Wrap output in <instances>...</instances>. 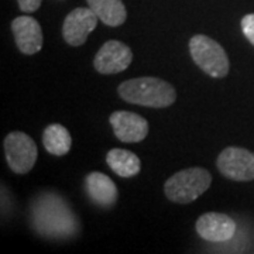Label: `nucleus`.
I'll return each mask as SVG.
<instances>
[{
    "label": "nucleus",
    "instance_id": "nucleus-3",
    "mask_svg": "<svg viewBox=\"0 0 254 254\" xmlns=\"http://www.w3.org/2000/svg\"><path fill=\"white\" fill-rule=\"evenodd\" d=\"M210 184L212 175L208 170L192 167L170 177L164 185V192L171 202L185 205L198 199L203 192L209 190Z\"/></svg>",
    "mask_w": 254,
    "mask_h": 254
},
{
    "label": "nucleus",
    "instance_id": "nucleus-12",
    "mask_svg": "<svg viewBox=\"0 0 254 254\" xmlns=\"http://www.w3.org/2000/svg\"><path fill=\"white\" fill-rule=\"evenodd\" d=\"M85 188L91 200L100 208H112L119 198L115 182L102 173H91L85 180Z\"/></svg>",
    "mask_w": 254,
    "mask_h": 254
},
{
    "label": "nucleus",
    "instance_id": "nucleus-2",
    "mask_svg": "<svg viewBox=\"0 0 254 254\" xmlns=\"http://www.w3.org/2000/svg\"><path fill=\"white\" fill-rule=\"evenodd\" d=\"M118 91L120 98L127 103L147 108H167L177 99V92L171 83L153 76L125 81Z\"/></svg>",
    "mask_w": 254,
    "mask_h": 254
},
{
    "label": "nucleus",
    "instance_id": "nucleus-8",
    "mask_svg": "<svg viewBox=\"0 0 254 254\" xmlns=\"http://www.w3.org/2000/svg\"><path fill=\"white\" fill-rule=\"evenodd\" d=\"M133 61L131 50L116 40H110L100 47V50L95 55L93 65L96 71L105 75L123 72L130 66Z\"/></svg>",
    "mask_w": 254,
    "mask_h": 254
},
{
    "label": "nucleus",
    "instance_id": "nucleus-11",
    "mask_svg": "<svg viewBox=\"0 0 254 254\" xmlns=\"http://www.w3.org/2000/svg\"><path fill=\"white\" fill-rule=\"evenodd\" d=\"M11 31L17 48L26 55L37 54L43 48V30L31 16H20L11 23Z\"/></svg>",
    "mask_w": 254,
    "mask_h": 254
},
{
    "label": "nucleus",
    "instance_id": "nucleus-13",
    "mask_svg": "<svg viewBox=\"0 0 254 254\" xmlns=\"http://www.w3.org/2000/svg\"><path fill=\"white\" fill-rule=\"evenodd\" d=\"M106 163L113 173L122 178H130L140 173L141 161L134 153L123 150V148H113L106 155Z\"/></svg>",
    "mask_w": 254,
    "mask_h": 254
},
{
    "label": "nucleus",
    "instance_id": "nucleus-1",
    "mask_svg": "<svg viewBox=\"0 0 254 254\" xmlns=\"http://www.w3.org/2000/svg\"><path fill=\"white\" fill-rule=\"evenodd\" d=\"M31 220L37 233L53 239H69L79 230L72 209L57 193L38 195L31 206Z\"/></svg>",
    "mask_w": 254,
    "mask_h": 254
},
{
    "label": "nucleus",
    "instance_id": "nucleus-15",
    "mask_svg": "<svg viewBox=\"0 0 254 254\" xmlns=\"http://www.w3.org/2000/svg\"><path fill=\"white\" fill-rule=\"evenodd\" d=\"M43 144L50 154L55 157L65 155L72 145V137L63 125H50L43 133Z\"/></svg>",
    "mask_w": 254,
    "mask_h": 254
},
{
    "label": "nucleus",
    "instance_id": "nucleus-14",
    "mask_svg": "<svg viewBox=\"0 0 254 254\" xmlns=\"http://www.w3.org/2000/svg\"><path fill=\"white\" fill-rule=\"evenodd\" d=\"M88 6L99 17L102 23L110 27L122 26L127 17V11L122 0H86Z\"/></svg>",
    "mask_w": 254,
    "mask_h": 254
},
{
    "label": "nucleus",
    "instance_id": "nucleus-4",
    "mask_svg": "<svg viewBox=\"0 0 254 254\" xmlns=\"http://www.w3.org/2000/svg\"><path fill=\"white\" fill-rule=\"evenodd\" d=\"M190 53L193 63L212 78L226 76L230 68L229 58L223 47L210 37L196 34L190 38Z\"/></svg>",
    "mask_w": 254,
    "mask_h": 254
},
{
    "label": "nucleus",
    "instance_id": "nucleus-10",
    "mask_svg": "<svg viewBox=\"0 0 254 254\" xmlns=\"http://www.w3.org/2000/svg\"><path fill=\"white\" fill-rule=\"evenodd\" d=\"M196 233L203 240L220 243L227 242L236 233V222L225 213L209 212L196 220Z\"/></svg>",
    "mask_w": 254,
    "mask_h": 254
},
{
    "label": "nucleus",
    "instance_id": "nucleus-16",
    "mask_svg": "<svg viewBox=\"0 0 254 254\" xmlns=\"http://www.w3.org/2000/svg\"><path fill=\"white\" fill-rule=\"evenodd\" d=\"M242 31L245 37L254 46V13L246 14L242 18Z\"/></svg>",
    "mask_w": 254,
    "mask_h": 254
},
{
    "label": "nucleus",
    "instance_id": "nucleus-6",
    "mask_svg": "<svg viewBox=\"0 0 254 254\" xmlns=\"http://www.w3.org/2000/svg\"><path fill=\"white\" fill-rule=\"evenodd\" d=\"M218 170L232 181L254 180V153L242 147H227L218 157Z\"/></svg>",
    "mask_w": 254,
    "mask_h": 254
},
{
    "label": "nucleus",
    "instance_id": "nucleus-17",
    "mask_svg": "<svg viewBox=\"0 0 254 254\" xmlns=\"http://www.w3.org/2000/svg\"><path fill=\"white\" fill-rule=\"evenodd\" d=\"M17 1L21 11H24V13H33V11L40 9L43 0H17Z\"/></svg>",
    "mask_w": 254,
    "mask_h": 254
},
{
    "label": "nucleus",
    "instance_id": "nucleus-9",
    "mask_svg": "<svg viewBox=\"0 0 254 254\" xmlns=\"http://www.w3.org/2000/svg\"><path fill=\"white\" fill-rule=\"evenodd\" d=\"M109 120L115 136L123 143H140L148 134V122L133 112L118 110Z\"/></svg>",
    "mask_w": 254,
    "mask_h": 254
},
{
    "label": "nucleus",
    "instance_id": "nucleus-5",
    "mask_svg": "<svg viewBox=\"0 0 254 254\" xmlns=\"http://www.w3.org/2000/svg\"><path fill=\"white\" fill-rule=\"evenodd\" d=\"M4 154L13 173L27 174L36 164L38 150L34 140L26 133L11 131L4 138Z\"/></svg>",
    "mask_w": 254,
    "mask_h": 254
},
{
    "label": "nucleus",
    "instance_id": "nucleus-7",
    "mask_svg": "<svg viewBox=\"0 0 254 254\" xmlns=\"http://www.w3.org/2000/svg\"><path fill=\"white\" fill-rule=\"evenodd\" d=\"M99 17L91 7H78L72 10L65 20L63 26V37L68 46L79 47L85 44L88 37L98 26Z\"/></svg>",
    "mask_w": 254,
    "mask_h": 254
}]
</instances>
